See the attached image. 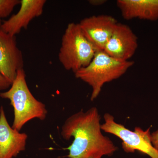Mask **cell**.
Listing matches in <instances>:
<instances>
[{"instance_id":"4fadbf2b","label":"cell","mask_w":158,"mask_h":158,"mask_svg":"<svg viewBox=\"0 0 158 158\" xmlns=\"http://www.w3.org/2000/svg\"><path fill=\"white\" fill-rule=\"evenodd\" d=\"M11 83L0 73V90H6L11 87Z\"/></svg>"},{"instance_id":"30bf717a","label":"cell","mask_w":158,"mask_h":158,"mask_svg":"<svg viewBox=\"0 0 158 158\" xmlns=\"http://www.w3.org/2000/svg\"><path fill=\"white\" fill-rule=\"evenodd\" d=\"M28 135L10 126L3 106L0 108V158H13L25 150Z\"/></svg>"},{"instance_id":"7c38bea8","label":"cell","mask_w":158,"mask_h":158,"mask_svg":"<svg viewBox=\"0 0 158 158\" xmlns=\"http://www.w3.org/2000/svg\"><path fill=\"white\" fill-rule=\"evenodd\" d=\"M20 4L19 0H0V19L9 16L15 7Z\"/></svg>"},{"instance_id":"277c9868","label":"cell","mask_w":158,"mask_h":158,"mask_svg":"<svg viewBox=\"0 0 158 158\" xmlns=\"http://www.w3.org/2000/svg\"><path fill=\"white\" fill-rule=\"evenodd\" d=\"M82 32L78 23L68 24L62 36L59 59L65 69L74 73L91 62L97 52Z\"/></svg>"},{"instance_id":"9a60e30c","label":"cell","mask_w":158,"mask_h":158,"mask_svg":"<svg viewBox=\"0 0 158 158\" xmlns=\"http://www.w3.org/2000/svg\"><path fill=\"white\" fill-rule=\"evenodd\" d=\"M89 3L91 5L93 6H99L103 4L106 2V1L103 0H93V1H89Z\"/></svg>"},{"instance_id":"ba28073f","label":"cell","mask_w":158,"mask_h":158,"mask_svg":"<svg viewBox=\"0 0 158 158\" xmlns=\"http://www.w3.org/2000/svg\"><path fill=\"white\" fill-rule=\"evenodd\" d=\"M23 66L22 52L18 47L15 36L0 29V73L12 84L18 71Z\"/></svg>"},{"instance_id":"5bb4252c","label":"cell","mask_w":158,"mask_h":158,"mask_svg":"<svg viewBox=\"0 0 158 158\" xmlns=\"http://www.w3.org/2000/svg\"><path fill=\"white\" fill-rule=\"evenodd\" d=\"M151 137L152 145L158 150V130L151 133Z\"/></svg>"},{"instance_id":"7a4b0ae2","label":"cell","mask_w":158,"mask_h":158,"mask_svg":"<svg viewBox=\"0 0 158 158\" xmlns=\"http://www.w3.org/2000/svg\"><path fill=\"white\" fill-rule=\"evenodd\" d=\"M0 97L9 100L14 109V120L11 127L20 131L30 120L46 119L48 110L45 105L34 97L29 89L23 69L17 71L10 88L0 93Z\"/></svg>"},{"instance_id":"8992f818","label":"cell","mask_w":158,"mask_h":158,"mask_svg":"<svg viewBox=\"0 0 158 158\" xmlns=\"http://www.w3.org/2000/svg\"><path fill=\"white\" fill-rule=\"evenodd\" d=\"M118 22L111 15H93L78 23L83 34L98 51H103Z\"/></svg>"},{"instance_id":"8fae6325","label":"cell","mask_w":158,"mask_h":158,"mask_svg":"<svg viewBox=\"0 0 158 158\" xmlns=\"http://www.w3.org/2000/svg\"><path fill=\"white\" fill-rule=\"evenodd\" d=\"M116 4L126 20L158 19V0H118Z\"/></svg>"},{"instance_id":"3957f363","label":"cell","mask_w":158,"mask_h":158,"mask_svg":"<svg viewBox=\"0 0 158 158\" xmlns=\"http://www.w3.org/2000/svg\"><path fill=\"white\" fill-rule=\"evenodd\" d=\"M133 61H123L110 56L103 51H98L89 65L74 73L92 89L90 100L97 98L105 84L117 80L134 65Z\"/></svg>"},{"instance_id":"5b68a950","label":"cell","mask_w":158,"mask_h":158,"mask_svg":"<svg viewBox=\"0 0 158 158\" xmlns=\"http://www.w3.org/2000/svg\"><path fill=\"white\" fill-rule=\"evenodd\" d=\"M103 118L104 123L101 124L102 131L121 139L123 149L126 152L134 153L137 150L150 158H158V150L152 143L150 128L144 131L141 127H136L132 131L123 125L116 123L114 116L110 113H105Z\"/></svg>"},{"instance_id":"6da1fadb","label":"cell","mask_w":158,"mask_h":158,"mask_svg":"<svg viewBox=\"0 0 158 158\" xmlns=\"http://www.w3.org/2000/svg\"><path fill=\"white\" fill-rule=\"evenodd\" d=\"M101 116L95 107L83 110L66 118L61 129L66 141L73 138L67 148L68 158H102L113 155L118 150L109 137L102 133Z\"/></svg>"},{"instance_id":"52a82bcc","label":"cell","mask_w":158,"mask_h":158,"mask_svg":"<svg viewBox=\"0 0 158 158\" xmlns=\"http://www.w3.org/2000/svg\"><path fill=\"white\" fill-rule=\"evenodd\" d=\"M138 47V37L131 29L118 23L103 51L115 59L129 61Z\"/></svg>"},{"instance_id":"2e32d148","label":"cell","mask_w":158,"mask_h":158,"mask_svg":"<svg viewBox=\"0 0 158 158\" xmlns=\"http://www.w3.org/2000/svg\"><path fill=\"white\" fill-rule=\"evenodd\" d=\"M1 25H2V23H1V20L0 19V27H1Z\"/></svg>"},{"instance_id":"9c48e42d","label":"cell","mask_w":158,"mask_h":158,"mask_svg":"<svg viewBox=\"0 0 158 158\" xmlns=\"http://www.w3.org/2000/svg\"><path fill=\"white\" fill-rule=\"evenodd\" d=\"M46 2L45 0H21L19 11L4 21L0 29L7 34L15 36L22 29L27 28L32 20L42 14Z\"/></svg>"}]
</instances>
